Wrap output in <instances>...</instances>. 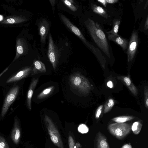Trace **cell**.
<instances>
[{"instance_id": "obj_1", "label": "cell", "mask_w": 148, "mask_h": 148, "mask_svg": "<svg viewBox=\"0 0 148 148\" xmlns=\"http://www.w3.org/2000/svg\"><path fill=\"white\" fill-rule=\"evenodd\" d=\"M84 23L95 42L101 50L110 58L108 42L105 34L97 23L88 18Z\"/></svg>"}, {"instance_id": "obj_2", "label": "cell", "mask_w": 148, "mask_h": 148, "mask_svg": "<svg viewBox=\"0 0 148 148\" xmlns=\"http://www.w3.org/2000/svg\"><path fill=\"white\" fill-rule=\"evenodd\" d=\"M60 17L62 21L68 28L77 36L99 59L103 58L99 49L94 47L86 40L80 30L74 25L66 16L62 14Z\"/></svg>"}, {"instance_id": "obj_3", "label": "cell", "mask_w": 148, "mask_h": 148, "mask_svg": "<svg viewBox=\"0 0 148 148\" xmlns=\"http://www.w3.org/2000/svg\"><path fill=\"white\" fill-rule=\"evenodd\" d=\"M69 80L70 86L79 92L87 93L90 90V86L89 82L79 73H76L72 74Z\"/></svg>"}, {"instance_id": "obj_4", "label": "cell", "mask_w": 148, "mask_h": 148, "mask_svg": "<svg viewBox=\"0 0 148 148\" xmlns=\"http://www.w3.org/2000/svg\"><path fill=\"white\" fill-rule=\"evenodd\" d=\"M132 125L127 123H115L109 125L108 127L110 132L118 139H123L130 132Z\"/></svg>"}, {"instance_id": "obj_5", "label": "cell", "mask_w": 148, "mask_h": 148, "mask_svg": "<svg viewBox=\"0 0 148 148\" xmlns=\"http://www.w3.org/2000/svg\"><path fill=\"white\" fill-rule=\"evenodd\" d=\"M44 121L51 141L58 148H64L59 132L52 120L45 115Z\"/></svg>"}, {"instance_id": "obj_6", "label": "cell", "mask_w": 148, "mask_h": 148, "mask_svg": "<svg viewBox=\"0 0 148 148\" xmlns=\"http://www.w3.org/2000/svg\"><path fill=\"white\" fill-rule=\"evenodd\" d=\"M19 87L18 85L13 86L7 94L2 107L1 116L4 117L10 107L16 99L19 92Z\"/></svg>"}, {"instance_id": "obj_7", "label": "cell", "mask_w": 148, "mask_h": 148, "mask_svg": "<svg viewBox=\"0 0 148 148\" xmlns=\"http://www.w3.org/2000/svg\"><path fill=\"white\" fill-rule=\"evenodd\" d=\"M50 33L49 36L48 48L47 55L53 68L55 69L57 66L58 61V53Z\"/></svg>"}, {"instance_id": "obj_8", "label": "cell", "mask_w": 148, "mask_h": 148, "mask_svg": "<svg viewBox=\"0 0 148 148\" xmlns=\"http://www.w3.org/2000/svg\"><path fill=\"white\" fill-rule=\"evenodd\" d=\"M138 40L136 31L134 30L132 34L127 51L128 62L131 61L134 59L137 49Z\"/></svg>"}, {"instance_id": "obj_9", "label": "cell", "mask_w": 148, "mask_h": 148, "mask_svg": "<svg viewBox=\"0 0 148 148\" xmlns=\"http://www.w3.org/2000/svg\"><path fill=\"white\" fill-rule=\"evenodd\" d=\"M32 70V67H30L23 68L9 77L6 83H10L15 82L25 78L31 73Z\"/></svg>"}, {"instance_id": "obj_10", "label": "cell", "mask_w": 148, "mask_h": 148, "mask_svg": "<svg viewBox=\"0 0 148 148\" xmlns=\"http://www.w3.org/2000/svg\"><path fill=\"white\" fill-rule=\"evenodd\" d=\"M21 136V130L20 123L17 117L15 116L11 134V139L14 144L17 145L19 143Z\"/></svg>"}, {"instance_id": "obj_11", "label": "cell", "mask_w": 148, "mask_h": 148, "mask_svg": "<svg viewBox=\"0 0 148 148\" xmlns=\"http://www.w3.org/2000/svg\"><path fill=\"white\" fill-rule=\"evenodd\" d=\"M49 27V24L45 19H43L40 21L38 27L39 33L40 37V41L42 43L45 42Z\"/></svg>"}, {"instance_id": "obj_12", "label": "cell", "mask_w": 148, "mask_h": 148, "mask_svg": "<svg viewBox=\"0 0 148 148\" xmlns=\"http://www.w3.org/2000/svg\"><path fill=\"white\" fill-rule=\"evenodd\" d=\"M27 20V18L22 16L13 15L5 17L0 23L5 24H13L22 23Z\"/></svg>"}, {"instance_id": "obj_13", "label": "cell", "mask_w": 148, "mask_h": 148, "mask_svg": "<svg viewBox=\"0 0 148 148\" xmlns=\"http://www.w3.org/2000/svg\"><path fill=\"white\" fill-rule=\"evenodd\" d=\"M38 78H33L29 86L27 96L26 103L28 109L31 110V99L33 92L38 81Z\"/></svg>"}, {"instance_id": "obj_14", "label": "cell", "mask_w": 148, "mask_h": 148, "mask_svg": "<svg viewBox=\"0 0 148 148\" xmlns=\"http://www.w3.org/2000/svg\"><path fill=\"white\" fill-rule=\"evenodd\" d=\"M108 37L109 40L116 42L123 50H125L127 49L128 44V42L127 40L122 38L118 34L115 35L111 34H109Z\"/></svg>"}, {"instance_id": "obj_15", "label": "cell", "mask_w": 148, "mask_h": 148, "mask_svg": "<svg viewBox=\"0 0 148 148\" xmlns=\"http://www.w3.org/2000/svg\"><path fill=\"white\" fill-rule=\"evenodd\" d=\"M95 146L96 148H110L106 138L100 132L97 134Z\"/></svg>"}, {"instance_id": "obj_16", "label": "cell", "mask_w": 148, "mask_h": 148, "mask_svg": "<svg viewBox=\"0 0 148 148\" xmlns=\"http://www.w3.org/2000/svg\"><path fill=\"white\" fill-rule=\"evenodd\" d=\"M16 54L13 60V62L22 55L24 52V42L22 38H18L16 42Z\"/></svg>"}, {"instance_id": "obj_17", "label": "cell", "mask_w": 148, "mask_h": 148, "mask_svg": "<svg viewBox=\"0 0 148 148\" xmlns=\"http://www.w3.org/2000/svg\"><path fill=\"white\" fill-rule=\"evenodd\" d=\"M34 66L32 72V75L38 73H45L46 71V68L44 64L42 62L37 60L33 62Z\"/></svg>"}, {"instance_id": "obj_18", "label": "cell", "mask_w": 148, "mask_h": 148, "mask_svg": "<svg viewBox=\"0 0 148 148\" xmlns=\"http://www.w3.org/2000/svg\"><path fill=\"white\" fill-rule=\"evenodd\" d=\"M91 8L93 12L106 18L110 17L107 12L101 7L93 3L91 4Z\"/></svg>"}, {"instance_id": "obj_19", "label": "cell", "mask_w": 148, "mask_h": 148, "mask_svg": "<svg viewBox=\"0 0 148 148\" xmlns=\"http://www.w3.org/2000/svg\"><path fill=\"white\" fill-rule=\"evenodd\" d=\"M54 88V86H52L45 89L38 95L37 98L42 99L47 97L52 93Z\"/></svg>"}, {"instance_id": "obj_20", "label": "cell", "mask_w": 148, "mask_h": 148, "mask_svg": "<svg viewBox=\"0 0 148 148\" xmlns=\"http://www.w3.org/2000/svg\"><path fill=\"white\" fill-rule=\"evenodd\" d=\"M120 23V20L118 19H115L113 21V26L112 29L107 33L108 34H112L115 35H117L118 32L119 25Z\"/></svg>"}, {"instance_id": "obj_21", "label": "cell", "mask_w": 148, "mask_h": 148, "mask_svg": "<svg viewBox=\"0 0 148 148\" xmlns=\"http://www.w3.org/2000/svg\"><path fill=\"white\" fill-rule=\"evenodd\" d=\"M134 118L131 116H121L115 117L112 120L117 123H123L130 121Z\"/></svg>"}, {"instance_id": "obj_22", "label": "cell", "mask_w": 148, "mask_h": 148, "mask_svg": "<svg viewBox=\"0 0 148 148\" xmlns=\"http://www.w3.org/2000/svg\"><path fill=\"white\" fill-rule=\"evenodd\" d=\"M142 125L139 121L134 122L132 125L131 130L135 134H138L140 132L142 128Z\"/></svg>"}, {"instance_id": "obj_23", "label": "cell", "mask_w": 148, "mask_h": 148, "mask_svg": "<svg viewBox=\"0 0 148 148\" xmlns=\"http://www.w3.org/2000/svg\"><path fill=\"white\" fill-rule=\"evenodd\" d=\"M114 100L112 99H109L105 105L104 112L106 113L109 111L114 106Z\"/></svg>"}, {"instance_id": "obj_24", "label": "cell", "mask_w": 148, "mask_h": 148, "mask_svg": "<svg viewBox=\"0 0 148 148\" xmlns=\"http://www.w3.org/2000/svg\"><path fill=\"white\" fill-rule=\"evenodd\" d=\"M0 148H10L5 139L0 136Z\"/></svg>"}, {"instance_id": "obj_25", "label": "cell", "mask_w": 148, "mask_h": 148, "mask_svg": "<svg viewBox=\"0 0 148 148\" xmlns=\"http://www.w3.org/2000/svg\"><path fill=\"white\" fill-rule=\"evenodd\" d=\"M78 131L82 134L86 133L88 132L89 131L88 127L84 124H81L79 125L78 127Z\"/></svg>"}, {"instance_id": "obj_26", "label": "cell", "mask_w": 148, "mask_h": 148, "mask_svg": "<svg viewBox=\"0 0 148 148\" xmlns=\"http://www.w3.org/2000/svg\"><path fill=\"white\" fill-rule=\"evenodd\" d=\"M65 5L68 7L71 10L75 12L77 10L76 7L68 0H62Z\"/></svg>"}, {"instance_id": "obj_27", "label": "cell", "mask_w": 148, "mask_h": 148, "mask_svg": "<svg viewBox=\"0 0 148 148\" xmlns=\"http://www.w3.org/2000/svg\"><path fill=\"white\" fill-rule=\"evenodd\" d=\"M68 144L69 148H77L75 146L73 138L71 136H70L69 137Z\"/></svg>"}, {"instance_id": "obj_28", "label": "cell", "mask_w": 148, "mask_h": 148, "mask_svg": "<svg viewBox=\"0 0 148 148\" xmlns=\"http://www.w3.org/2000/svg\"><path fill=\"white\" fill-rule=\"evenodd\" d=\"M103 108V106L101 105L97 109L95 113V117L97 119H98L99 117L101 114Z\"/></svg>"}, {"instance_id": "obj_29", "label": "cell", "mask_w": 148, "mask_h": 148, "mask_svg": "<svg viewBox=\"0 0 148 148\" xmlns=\"http://www.w3.org/2000/svg\"><path fill=\"white\" fill-rule=\"evenodd\" d=\"M123 80L124 82L128 87H129L131 84H132V83H131V82L130 78L127 77H125L124 78Z\"/></svg>"}, {"instance_id": "obj_30", "label": "cell", "mask_w": 148, "mask_h": 148, "mask_svg": "<svg viewBox=\"0 0 148 148\" xmlns=\"http://www.w3.org/2000/svg\"><path fill=\"white\" fill-rule=\"evenodd\" d=\"M97 1L102 4L105 7H106L107 3L106 0H98Z\"/></svg>"}, {"instance_id": "obj_31", "label": "cell", "mask_w": 148, "mask_h": 148, "mask_svg": "<svg viewBox=\"0 0 148 148\" xmlns=\"http://www.w3.org/2000/svg\"><path fill=\"white\" fill-rule=\"evenodd\" d=\"M148 29V16L147 17L146 19L144 29L145 30H147Z\"/></svg>"}, {"instance_id": "obj_32", "label": "cell", "mask_w": 148, "mask_h": 148, "mask_svg": "<svg viewBox=\"0 0 148 148\" xmlns=\"http://www.w3.org/2000/svg\"><path fill=\"white\" fill-rule=\"evenodd\" d=\"M107 3L113 4L117 2L119 0H106Z\"/></svg>"}, {"instance_id": "obj_33", "label": "cell", "mask_w": 148, "mask_h": 148, "mask_svg": "<svg viewBox=\"0 0 148 148\" xmlns=\"http://www.w3.org/2000/svg\"><path fill=\"white\" fill-rule=\"evenodd\" d=\"M107 86L110 88H112L113 87L112 82L111 81L108 82L107 83Z\"/></svg>"}, {"instance_id": "obj_34", "label": "cell", "mask_w": 148, "mask_h": 148, "mask_svg": "<svg viewBox=\"0 0 148 148\" xmlns=\"http://www.w3.org/2000/svg\"><path fill=\"white\" fill-rule=\"evenodd\" d=\"M121 148H132V147L130 144H125Z\"/></svg>"}, {"instance_id": "obj_35", "label": "cell", "mask_w": 148, "mask_h": 148, "mask_svg": "<svg viewBox=\"0 0 148 148\" xmlns=\"http://www.w3.org/2000/svg\"><path fill=\"white\" fill-rule=\"evenodd\" d=\"M49 1H50L53 9V8L54 7L55 5V0H49Z\"/></svg>"}, {"instance_id": "obj_36", "label": "cell", "mask_w": 148, "mask_h": 148, "mask_svg": "<svg viewBox=\"0 0 148 148\" xmlns=\"http://www.w3.org/2000/svg\"><path fill=\"white\" fill-rule=\"evenodd\" d=\"M9 67H8L7 68H6L5 69H4L2 72H1L0 73V77L5 72H6L7 70H8V69Z\"/></svg>"}, {"instance_id": "obj_37", "label": "cell", "mask_w": 148, "mask_h": 148, "mask_svg": "<svg viewBox=\"0 0 148 148\" xmlns=\"http://www.w3.org/2000/svg\"><path fill=\"white\" fill-rule=\"evenodd\" d=\"M146 104L147 106V107H148V99L147 98L146 101Z\"/></svg>"}, {"instance_id": "obj_38", "label": "cell", "mask_w": 148, "mask_h": 148, "mask_svg": "<svg viewBox=\"0 0 148 148\" xmlns=\"http://www.w3.org/2000/svg\"><path fill=\"white\" fill-rule=\"evenodd\" d=\"M72 4H73L74 3V2L73 0H68Z\"/></svg>"}, {"instance_id": "obj_39", "label": "cell", "mask_w": 148, "mask_h": 148, "mask_svg": "<svg viewBox=\"0 0 148 148\" xmlns=\"http://www.w3.org/2000/svg\"></svg>"}]
</instances>
